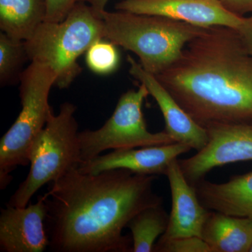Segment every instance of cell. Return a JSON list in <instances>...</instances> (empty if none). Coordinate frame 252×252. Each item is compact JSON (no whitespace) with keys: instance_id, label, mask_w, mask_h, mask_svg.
<instances>
[{"instance_id":"18","label":"cell","mask_w":252,"mask_h":252,"mask_svg":"<svg viewBox=\"0 0 252 252\" xmlns=\"http://www.w3.org/2000/svg\"><path fill=\"white\" fill-rule=\"evenodd\" d=\"M29 61L25 41L0 33V85L6 86L20 81L23 66Z\"/></svg>"},{"instance_id":"2","label":"cell","mask_w":252,"mask_h":252,"mask_svg":"<svg viewBox=\"0 0 252 252\" xmlns=\"http://www.w3.org/2000/svg\"><path fill=\"white\" fill-rule=\"evenodd\" d=\"M156 77L205 128L252 124V55L238 30L207 28Z\"/></svg>"},{"instance_id":"19","label":"cell","mask_w":252,"mask_h":252,"mask_svg":"<svg viewBox=\"0 0 252 252\" xmlns=\"http://www.w3.org/2000/svg\"><path fill=\"white\" fill-rule=\"evenodd\" d=\"M117 46L103 39L94 43L86 53V63L89 69L100 75L114 72L120 62Z\"/></svg>"},{"instance_id":"14","label":"cell","mask_w":252,"mask_h":252,"mask_svg":"<svg viewBox=\"0 0 252 252\" xmlns=\"http://www.w3.org/2000/svg\"><path fill=\"white\" fill-rule=\"evenodd\" d=\"M193 186L200 203L208 210L252 220V171L224 183L203 179Z\"/></svg>"},{"instance_id":"20","label":"cell","mask_w":252,"mask_h":252,"mask_svg":"<svg viewBox=\"0 0 252 252\" xmlns=\"http://www.w3.org/2000/svg\"><path fill=\"white\" fill-rule=\"evenodd\" d=\"M154 252H212L208 245L199 237H184L172 240H158Z\"/></svg>"},{"instance_id":"21","label":"cell","mask_w":252,"mask_h":252,"mask_svg":"<svg viewBox=\"0 0 252 252\" xmlns=\"http://www.w3.org/2000/svg\"><path fill=\"white\" fill-rule=\"evenodd\" d=\"M79 1L81 0H46L45 21L61 22Z\"/></svg>"},{"instance_id":"7","label":"cell","mask_w":252,"mask_h":252,"mask_svg":"<svg viewBox=\"0 0 252 252\" xmlns=\"http://www.w3.org/2000/svg\"><path fill=\"white\" fill-rule=\"evenodd\" d=\"M148 89L141 84L137 90L121 95L112 117L95 130L79 132L81 162L88 161L109 149L119 150L175 143L166 132H151L142 112Z\"/></svg>"},{"instance_id":"13","label":"cell","mask_w":252,"mask_h":252,"mask_svg":"<svg viewBox=\"0 0 252 252\" xmlns=\"http://www.w3.org/2000/svg\"><path fill=\"white\" fill-rule=\"evenodd\" d=\"M165 175L171 192V211L167 229L160 241L184 237H199L211 210L204 207L196 190L184 175L178 158L169 165Z\"/></svg>"},{"instance_id":"22","label":"cell","mask_w":252,"mask_h":252,"mask_svg":"<svg viewBox=\"0 0 252 252\" xmlns=\"http://www.w3.org/2000/svg\"><path fill=\"white\" fill-rule=\"evenodd\" d=\"M220 4L230 11L238 16L252 12V0H219Z\"/></svg>"},{"instance_id":"3","label":"cell","mask_w":252,"mask_h":252,"mask_svg":"<svg viewBox=\"0 0 252 252\" xmlns=\"http://www.w3.org/2000/svg\"><path fill=\"white\" fill-rule=\"evenodd\" d=\"M104 39L130 51L144 70L157 75L182 56L190 41L207 28L164 16L127 11H104Z\"/></svg>"},{"instance_id":"12","label":"cell","mask_w":252,"mask_h":252,"mask_svg":"<svg viewBox=\"0 0 252 252\" xmlns=\"http://www.w3.org/2000/svg\"><path fill=\"white\" fill-rule=\"evenodd\" d=\"M191 149L177 143L141 147V149H119L99 155L78 167L82 173L97 174L113 169H126L140 175H165L170 163Z\"/></svg>"},{"instance_id":"15","label":"cell","mask_w":252,"mask_h":252,"mask_svg":"<svg viewBox=\"0 0 252 252\" xmlns=\"http://www.w3.org/2000/svg\"><path fill=\"white\" fill-rule=\"evenodd\" d=\"M201 238L212 252H249L252 245V220L211 210Z\"/></svg>"},{"instance_id":"16","label":"cell","mask_w":252,"mask_h":252,"mask_svg":"<svg viewBox=\"0 0 252 252\" xmlns=\"http://www.w3.org/2000/svg\"><path fill=\"white\" fill-rule=\"evenodd\" d=\"M46 15V0H0V29L13 39H31Z\"/></svg>"},{"instance_id":"10","label":"cell","mask_w":252,"mask_h":252,"mask_svg":"<svg viewBox=\"0 0 252 252\" xmlns=\"http://www.w3.org/2000/svg\"><path fill=\"white\" fill-rule=\"evenodd\" d=\"M127 60L130 75L147 87L149 95L153 97L158 105L165 121V132L167 135L175 142L189 146L197 152L205 148L209 142L207 129L197 124L184 110L155 75L144 70L140 63L130 55Z\"/></svg>"},{"instance_id":"9","label":"cell","mask_w":252,"mask_h":252,"mask_svg":"<svg viewBox=\"0 0 252 252\" xmlns=\"http://www.w3.org/2000/svg\"><path fill=\"white\" fill-rule=\"evenodd\" d=\"M115 9L164 16L203 28L224 26L240 31L250 21L230 12L219 0H121Z\"/></svg>"},{"instance_id":"4","label":"cell","mask_w":252,"mask_h":252,"mask_svg":"<svg viewBox=\"0 0 252 252\" xmlns=\"http://www.w3.org/2000/svg\"><path fill=\"white\" fill-rule=\"evenodd\" d=\"M103 39L102 18L89 4L79 1L61 22L41 23L25 45L29 61L51 68L57 77L55 86L64 89L82 72L78 59Z\"/></svg>"},{"instance_id":"23","label":"cell","mask_w":252,"mask_h":252,"mask_svg":"<svg viewBox=\"0 0 252 252\" xmlns=\"http://www.w3.org/2000/svg\"><path fill=\"white\" fill-rule=\"evenodd\" d=\"M238 31L249 53L252 55V16L250 17V22Z\"/></svg>"},{"instance_id":"6","label":"cell","mask_w":252,"mask_h":252,"mask_svg":"<svg viewBox=\"0 0 252 252\" xmlns=\"http://www.w3.org/2000/svg\"><path fill=\"white\" fill-rule=\"evenodd\" d=\"M56 78L51 68L35 62H31L21 74L19 91L22 109L0 141L1 189L11 182L10 173L13 170L30 164L32 144L53 112L49 97Z\"/></svg>"},{"instance_id":"17","label":"cell","mask_w":252,"mask_h":252,"mask_svg":"<svg viewBox=\"0 0 252 252\" xmlns=\"http://www.w3.org/2000/svg\"><path fill=\"white\" fill-rule=\"evenodd\" d=\"M169 215L162 204L147 207L127 223L132 234V252H152L156 241L167 229Z\"/></svg>"},{"instance_id":"1","label":"cell","mask_w":252,"mask_h":252,"mask_svg":"<svg viewBox=\"0 0 252 252\" xmlns=\"http://www.w3.org/2000/svg\"><path fill=\"white\" fill-rule=\"evenodd\" d=\"M157 175L126 169L97 174L78 168L50 183L44 194L45 229L54 252H130L123 230L136 215L162 204L154 192Z\"/></svg>"},{"instance_id":"8","label":"cell","mask_w":252,"mask_h":252,"mask_svg":"<svg viewBox=\"0 0 252 252\" xmlns=\"http://www.w3.org/2000/svg\"><path fill=\"white\" fill-rule=\"evenodd\" d=\"M207 130L206 147L193 157L178 159L184 175L192 185L215 167L252 160V124L213 126Z\"/></svg>"},{"instance_id":"11","label":"cell","mask_w":252,"mask_h":252,"mask_svg":"<svg viewBox=\"0 0 252 252\" xmlns=\"http://www.w3.org/2000/svg\"><path fill=\"white\" fill-rule=\"evenodd\" d=\"M46 207L44 195L24 207L6 204L0 215V251L42 252L49 247L45 229Z\"/></svg>"},{"instance_id":"24","label":"cell","mask_w":252,"mask_h":252,"mask_svg":"<svg viewBox=\"0 0 252 252\" xmlns=\"http://www.w3.org/2000/svg\"><path fill=\"white\" fill-rule=\"evenodd\" d=\"M109 0H81L89 5L97 17L102 18V14L105 11L106 6Z\"/></svg>"},{"instance_id":"5","label":"cell","mask_w":252,"mask_h":252,"mask_svg":"<svg viewBox=\"0 0 252 252\" xmlns=\"http://www.w3.org/2000/svg\"><path fill=\"white\" fill-rule=\"evenodd\" d=\"M77 107L70 102L61 105L60 112L50 114L45 126L30 149L31 169L26 180L10 198L7 205L24 207L33 195L48 183L55 182L81 163L78 138Z\"/></svg>"},{"instance_id":"25","label":"cell","mask_w":252,"mask_h":252,"mask_svg":"<svg viewBox=\"0 0 252 252\" xmlns=\"http://www.w3.org/2000/svg\"><path fill=\"white\" fill-rule=\"evenodd\" d=\"M250 252H252V248H251V249H250Z\"/></svg>"}]
</instances>
